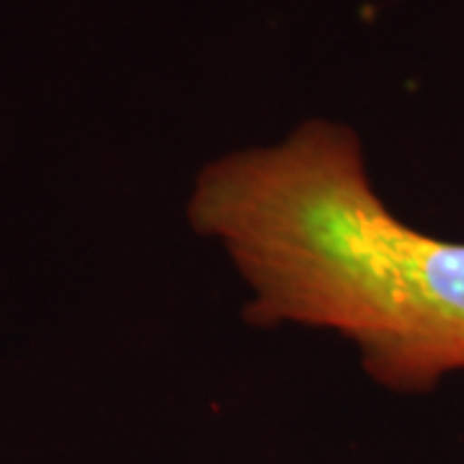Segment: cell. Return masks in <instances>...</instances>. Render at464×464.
Wrapping results in <instances>:
<instances>
[{
  "instance_id": "obj_1",
  "label": "cell",
  "mask_w": 464,
  "mask_h": 464,
  "mask_svg": "<svg viewBox=\"0 0 464 464\" xmlns=\"http://www.w3.org/2000/svg\"><path fill=\"white\" fill-rule=\"evenodd\" d=\"M188 219L250 286L253 325L341 333L398 392L464 372V243L392 215L346 124L310 119L222 155L197 176Z\"/></svg>"
}]
</instances>
